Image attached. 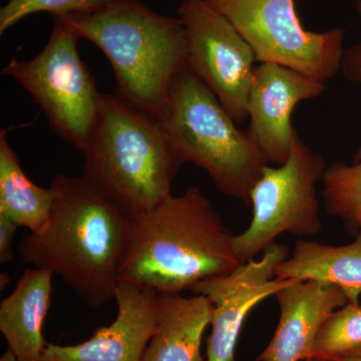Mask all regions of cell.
<instances>
[{
	"mask_svg": "<svg viewBox=\"0 0 361 361\" xmlns=\"http://www.w3.org/2000/svg\"><path fill=\"white\" fill-rule=\"evenodd\" d=\"M361 353V304L348 303L329 316L311 349L310 358L341 361Z\"/></svg>",
	"mask_w": 361,
	"mask_h": 361,
	"instance_id": "obj_19",
	"label": "cell"
},
{
	"mask_svg": "<svg viewBox=\"0 0 361 361\" xmlns=\"http://www.w3.org/2000/svg\"><path fill=\"white\" fill-rule=\"evenodd\" d=\"M322 182L325 210L355 238L361 234V160L353 165L336 161L327 166Z\"/></svg>",
	"mask_w": 361,
	"mask_h": 361,
	"instance_id": "obj_18",
	"label": "cell"
},
{
	"mask_svg": "<svg viewBox=\"0 0 361 361\" xmlns=\"http://www.w3.org/2000/svg\"><path fill=\"white\" fill-rule=\"evenodd\" d=\"M78 40L68 26L56 20L44 49L30 61L11 59L2 73L30 94L61 139L82 152L96 122L102 94L80 59Z\"/></svg>",
	"mask_w": 361,
	"mask_h": 361,
	"instance_id": "obj_6",
	"label": "cell"
},
{
	"mask_svg": "<svg viewBox=\"0 0 361 361\" xmlns=\"http://www.w3.org/2000/svg\"><path fill=\"white\" fill-rule=\"evenodd\" d=\"M288 257V247L274 243L259 260L253 259L232 272L202 280L192 287L194 294L206 296L212 303L206 361H235L240 332L249 313L295 282L275 277L277 265Z\"/></svg>",
	"mask_w": 361,
	"mask_h": 361,
	"instance_id": "obj_10",
	"label": "cell"
},
{
	"mask_svg": "<svg viewBox=\"0 0 361 361\" xmlns=\"http://www.w3.org/2000/svg\"><path fill=\"white\" fill-rule=\"evenodd\" d=\"M326 161L296 135L290 155L279 166H266L251 192L252 220L235 235L242 264L276 243L285 233L313 237L322 230L316 184L322 180Z\"/></svg>",
	"mask_w": 361,
	"mask_h": 361,
	"instance_id": "obj_7",
	"label": "cell"
},
{
	"mask_svg": "<svg viewBox=\"0 0 361 361\" xmlns=\"http://www.w3.org/2000/svg\"><path fill=\"white\" fill-rule=\"evenodd\" d=\"M20 226L13 220L0 215V263L6 264L14 257L13 243Z\"/></svg>",
	"mask_w": 361,
	"mask_h": 361,
	"instance_id": "obj_22",
	"label": "cell"
},
{
	"mask_svg": "<svg viewBox=\"0 0 361 361\" xmlns=\"http://www.w3.org/2000/svg\"><path fill=\"white\" fill-rule=\"evenodd\" d=\"M49 270L27 268L0 304V331L18 361H39L45 343L42 326L52 292Z\"/></svg>",
	"mask_w": 361,
	"mask_h": 361,
	"instance_id": "obj_14",
	"label": "cell"
},
{
	"mask_svg": "<svg viewBox=\"0 0 361 361\" xmlns=\"http://www.w3.org/2000/svg\"><path fill=\"white\" fill-rule=\"evenodd\" d=\"M111 0H8L0 9V33H4L26 16L49 13L54 18L97 11Z\"/></svg>",
	"mask_w": 361,
	"mask_h": 361,
	"instance_id": "obj_20",
	"label": "cell"
},
{
	"mask_svg": "<svg viewBox=\"0 0 361 361\" xmlns=\"http://www.w3.org/2000/svg\"><path fill=\"white\" fill-rule=\"evenodd\" d=\"M242 265L235 235L196 187L132 218L118 281L157 294H182Z\"/></svg>",
	"mask_w": 361,
	"mask_h": 361,
	"instance_id": "obj_2",
	"label": "cell"
},
{
	"mask_svg": "<svg viewBox=\"0 0 361 361\" xmlns=\"http://www.w3.org/2000/svg\"><path fill=\"white\" fill-rule=\"evenodd\" d=\"M341 361H361V353Z\"/></svg>",
	"mask_w": 361,
	"mask_h": 361,
	"instance_id": "obj_25",
	"label": "cell"
},
{
	"mask_svg": "<svg viewBox=\"0 0 361 361\" xmlns=\"http://www.w3.org/2000/svg\"><path fill=\"white\" fill-rule=\"evenodd\" d=\"M275 277L293 281L336 285L348 303H360L361 295V234L345 246H330L299 240L293 254L277 265Z\"/></svg>",
	"mask_w": 361,
	"mask_h": 361,
	"instance_id": "obj_16",
	"label": "cell"
},
{
	"mask_svg": "<svg viewBox=\"0 0 361 361\" xmlns=\"http://www.w3.org/2000/svg\"><path fill=\"white\" fill-rule=\"evenodd\" d=\"M82 153V177L130 218L171 196L184 164L160 118L116 94H102Z\"/></svg>",
	"mask_w": 361,
	"mask_h": 361,
	"instance_id": "obj_3",
	"label": "cell"
},
{
	"mask_svg": "<svg viewBox=\"0 0 361 361\" xmlns=\"http://www.w3.org/2000/svg\"><path fill=\"white\" fill-rule=\"evenodd\" d=\"M51 187L49 219L21 238V258L61 278L89 307H101L115 299L132 218L82 176L56 175Z\"/></svg>",
	"mask_w": 361,
	"mask_h": 361,
	"instance_id": "obj_1",
	"label": "cell"
},
{
	"mask_svg": "<svg viewBox=\"0 0 361 361\" xmlns=\"http://www.w3.org/2000/svg\"><path fill=\"white\" fill-rule=\"evenodd\" d=\"M9 283V278L6 274H1V289H4V286L6 287Z\"/></svg>",
	"mask_w": 361,
	"mask_h": 361,
	"instance_id": "obj_24",
	"label": "cell"
},
{
	"mask_svg": "<svg viewBox=\"0 0 361 361\" xmlns=\"http://www.w3.org/2000/svg\"><path fill=\"white\" fill-rule=\"evenodd\" d=\"M0 361H18V360H16V355L9 349H7L6 353L0 358Z\"/></svg>",
	"mask_w": 361,
	"mask_h": 361,
	"instance_id": "obj_23",
	"label": "cell"
},
{
	"mask_svg": "<svg viewBox=\"0 0 361 361\" xmlns=\"http://www.w3.org/2000/svg\"><path fill=\"white\" fill-rule=\"evenodd\" d=\"M361 160V147L360 149H358V151L356 152L355 156V161H357Z\"/></svg>",
	"mask_w": 361,
	"mask_h": 361,
	"instance_id": "obj_26",
	"label": "cell"
},
{
	"mask_svg": "<svg viewBox=\"0 0 361 361\" xmlns=\"http://www.w3.org/2000/svg\"><path fill=\"white\" fill-rule=\"evenodd\" d=\"M159 118L184 163L205 171L221 193L251 208L252 190L269 164L189 66L175 78Z\"/></svg>",
	"mask_w": 361,
	"mask_h": 361,
	"instance_id": "obj_5",
	"label": "cell"
},
{
	"mask_svg": "<svg viewBox=\"0 0 361 361\" xmlns=\"http://www.w3.org/2000/svg\"><path fill=\"white\" fill-rule=\"evenodd\" d=\"M250 44L258 63L286 66L326 84L341 71L344 32L306 30L294 0H205Z\"/></svg>",
	"mask_w": 361,
	"mask_h": 361,
	"instance_id": "obj_8",
	"label": "cell"
},
{
	"mask_svg": "<svg viewBox=\"0 0 361 361\" xmlns=\"http://www.w3.org/2000/svg\"><path fill=\"white\" fill-rule=\"evenodd\" d=\"M302 361H329V360H319V358H307V360H304Z\"/></svg>",
	"mask_w": 361,
	"mask_h": 361,
	"instance_id": "obj_27",
	"label": "cell"
},
{
	"mask_svg": "<svg viewBox=\"0 0 361 361\" xmlns=\"http://www.w3.org/2000/svg\"><path fill=\"white\" fill-rule=\"evenodd\" d=\"M356 11L361 18V0L356 2ZM341 71L348 82L361 84V44L345 49Z\"/></svg>",
	"mask_w": 361,
	"mask_h": 361,
	"instance_id": "obj_21",
	"label": "cell"
},
{
	"mask_svg": "<svg viewBox=\"0 0 361 361\" xmlns=\"http://www.w3.org/2000/svg\"><path fill=\"white\" fill-rule=\"evenodd\" d=\"M212 310L204 295L158 294L156 329L142 361H206L201 346Z\"/></svg>",
	"mask_w": 361,
	"mask_h": 361,
	"instance_id": "obj_15",
	"label": "cell"
},
{
	"mask_svg": "<svg viewBox=\"0 0 361 361\" xmlns=\"http://www.w3.org/2000/svg\"><path fill=\"white\" fill-rule=\"evenodd\" d=\"M56 201L54 189L37 186L23 172L20 160L0 132V215L13 220L30 232L42 229L51 216Z\"/></svg>",
	"mask_w": 361,
	"mask_h": 361,
	"instance_id": "obj_17",
	"label": "cell"
},
{
	"mask_svg": "<svg viewBox=\"0 0 361 361\" xmlns=\"http://www.w3.org/2000/svg\"><path fill=\"white\" fill-rule=\"evenodd\" d=\"M324 82L277 63H258L249 92L247 129L268 164L279 166L290 155L297 135L291 116L297 104L322 96Z\"/></svg>",
	"mask_w": 361,
	"mask_h": 361,
	"instance_id": "obj_11",
	"label": "cell"
},
{
	"mask_svg": "<svg viewBox=\"0 0 361 361\" xmlns=\"http://www.w3.org/2000/svg\"><path fill=\"white\" fill-rule=\"evenodd\" d=\"M116 319L75 345L47 344L39 361H142L157 325L158 294L118 281Z\"/></svg>",
	"mask_w": 361,
	"mask_h": 361,
	"instance_id": "obj_12",
	"label": "cell"
},
{
	"mask_svg": "<svg viewBox=\"0 0 361 361\" xmlns=\"http://www.w3.org/2000/svg\"><path fill=\"white\" fill-rule=\"evenodd\" d=\"M280 317L274 336L256 361H302L323 323L334 311L348 303L336 285L295 281L275 294Z\"/></svg>",
	"mask_w": 361,
	"mask_h": 361,
	"instance_id": "obj_13",
	"label": "cell"
},
{
	"mask_svg": "<svg viewBox=\"0 0 361 361\" xmlns=\"http://www.w3.org/2000/svg\"><path fill=\"white\" fill-rule=\"evenodd\" d=\"M54 18L104 52L118 97L160 116L175 78L189 66L180 18L157 13L139 0H111L92 13Z\"/></svg>",
	"mask_w": 361,
	"mask_h": 361,
	"instance_id": "obj_4",
	"label": "cell"
},
{
	"mask_svg": "<svg viewBox=\"0 0 361 361\" xmlns=\"http://www.w3.org/2000/svg\"><path fill=\"white\" fill-rule=\"evenodd\" d=\"M179 18L186 32L188 63L238 125L247 104L255 54L238 30L205 0H182Z\"/></svg>",
	"mask_w": 361,
	"mask_h": 361,
	"instance_id": "obj_9",
	"label": "cell"
}]
</instances>
